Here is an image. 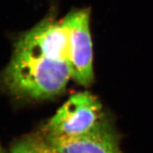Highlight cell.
<instances>
[{
	"instance_id": "7a4b0ae2",
	"label": "cell",
	"mask_w": 153,
	"mask_h": 153,
	"mask_svg": "<svg viewBox=\"0 0 153 153\" xmlns=\"http://www.w3.org/2000/svg\"><path fill=\"white\" fill-rule=\"evenodd\" d=\"M105 116L97 97L89 91H82L72 95L41 132L48 137L78 136L92 129Z\"/></svg>"
},
{
	"instance_id": "6da1fadb",
	"label": "cell",
	"mask_w": 153,
	"mask_h": 153,
	"mask_svg": "<svg viewBox=\"0 0 153 153\" xmlns=\"http://www.w3.org/2000/svg\"><path fill=\"white\" fill-rule=\"evenodd\" d=\"M70 79L68 33L61 19L52 16L19 36L1 74L7 92L31 100L61 94Z\"/></svg>"
},
{
	"instance_id": "8992f818",
	"label": "cell",
	"mask_w": 153,
	"mask_h": 153,
	"mask_svg": "<svg viewBox=\"0 0 153 153\" xmlns=\"http://www.w3.org/2000/svg\"><path fill=\"white\" fill-rule=\"evenodd\" d=\"M0 153H11V152L10 150H6L2 145H1V144H0Z\"/></svg>"
},
{
	"instance_id": "277c9868",
	"label": "cell",
	"mask_w": 153,
	"mask_h": 153,
	"mask_svg": "<svg viewBox=\"0 0 153 153\" xmlns=\"http://www.w3.org/2000/svg\"><path fill=\"white\" fill-rule=\"evenodd\" d=\"M45 137L60 153H123L114 124L107 116L90 131L78 136Z\"/></svg>"
},
{
	"instance_id": "3957f363",
	"label": "cell",
	"mask_w": 153,
	"mask_h": 153,
	"mask_svg": "<svg viewBox=\"0 0 153 153\" xmlns=\"http://www.w3.org/2000/svg\"><path fill=\"white\" fill-rule=\"evenodd\" d=\"M90 13L88 8L74 9L61 19L68 33L72 79L85 87L94 80Z\"/></svg>"
},
{
	"instance_id": "5b68a950",
	"label": "cell",
	"mask_w": 153,
	"mask_h": 153,
	"mask_svg": "<svg viewBox=\"0 0 153 153\" xmlns=\"http://www.w3.org/2000/svg\"><path fill=\"white\" fill-rule=\"evenodd\" d=\"M11 153H60L41 132L22 137L13 144Z\"/></svg>"
}]
</instances>
